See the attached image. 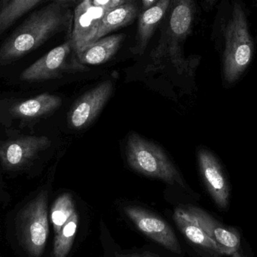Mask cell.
I'll return each instance as SVG.
<instances>
[{"instance_id":"cell-8","label":"cell","mask_w":257,"mask_h":257,"mask_svg":"<svg viewBox=\"0 0 257 257\" xmlns=\"http://www.w3.org/2000/svg\"><path fill=\"white\" fill-rule=\"evenodd\" d=\"M124 212L145 235L168 250L174 253H181V249L178 238L164 220L138 207H126Z\"/></svg>"},{"instance_id":"cell-15","label":"cell","mask_w":257,"mask_h":257,"mask_svg":"<svg viewBox=\"0 0 257 257\" xmlns=\"http://www.w3.org/2000/svg\"><path fill=\"white\" fill-rule=\"evenodd\" d=\"M174 219L180 230L189 241L217 254H226L223 249L202 230L196 220L184 211L183 207L175 209Z\"/></svg>"},{"instance_id":"cell-14","label":"cell","mask_w":257,"mask_h":257,"mask_svg":"<svg viewBox=\"0 0 257 257\" xmlns=\"http://www.w3.org/2000/svg\"><path fill=\"white\" fill-rule=\"evenodd\" d=\"M124 39V34L105 36L86 45L75 56L81 64L91 66L102 64L117 52Z\"/></svg>"},{"instance_id":"cell-25","label":"cell","mask_w":257,"mask_h":257,"mask_svg":"<svg viewBox=\"0 0 257 257\" xmlns=\"http://www.w3.org/2000/svg\"><path fill=\"white\" fill-rule=\"evenodd\" d=\"M55 1L58 2V3H60V2L68 1V0H55Z\"/></svg>"},{"instance_id":"cell-20","label":"cell","mask_w":257,"mask_h":257,"mask_svg":"<svg viewBox=\"0 0 257 257\" xmlns=\"http://www.w3.org/2000/svg\"><path fill=\"white\" fill-rule=\"evenodd\" d=\"M75 212V205L70 194L64 193L56 199L51 211V222L55 235L60 232L69 217Z\"/></svg>"},{"instance_id":"cell-18","label":"cell","mask_w":257,"mask_h":257,"mask_svg":"<svg viewBox=\"0 0 257 257\" xmlns=\"http://www.w3.org/2000/svg\"><path fill=\"white\" fill-rule=\"evenodd\" d=\"M44 0H0V36Z\"/></svg>"},{"instance_id":"cell-9","label":"cell","mask_w":257,"mask_h":257,"mask_svg":"<svg viewBox=\"0 0 257 257\" xmlns=\"http://www.w3.org/2000/svg\"><path fill=\"white\" fill-rule=\"evenodd\" d=\"M46 136H24L0 147V161L5 168L18 169L29 164L50 146Z\"/></svg>"},{"instance_id":"cell-2","label":"cell","mask_w":257,"mask_h":257,"mask_svg":"<svg viewBox=\"0 0 257 257\" xmlns=\"http://www.w3.org/2000/svg\"><path fill=\"white\" fill-rule=\"evenodd\" d=\"M166 18L161 37L151 57L154 61L169 58L178 63L181 60L183 43L194 22L195 0H171Z\"/></svg>"},{"instance_id":"cell-21","label":"cell","mask_w":257,"mask_h":257,"mask_svg":"<svg viewBox=\"0 0 257 257\" xmlns=\"http://www.w3.org/2000/svg\"><path fill=\"white\" fill-rule=\"evenodd\" d=\"M92 2L94 6L102 8L106 11L111 10L126 3L122 0H92Z\"/></svg>"},{"instance_id":"cell-23","label":"cell","mask_w":257,"mask_h":257,"mask_svg":"<svg viewBox=\"0 0 257 257\" xmlns=\"http://www.w3.org/2000/svg\"><path fill=\"white\" fill-rule=\"evenodd\" d=\"M216 2H217V0H205V6H206L208 9H211V8L214 6Z\"/></svg>"},{"instance_id":"cell-22","label":"cell","mask_w":257,"mask_h":257,"mask_svg":"<svg viewBox=\"0 0 257 257\" xmlns=\"http://www.w3.org/2000/svg\"><path fill=\"white\" fill-rule=\"evenodd\" d=\"M158 0H142V5H143L144 9L146 10L148 8L154 6Z\"/></svg>"},{"instance_id":"cell-1","label":"cell","mask_w":257,"mask_h":257,"mask_svg":"<svg viewBox=\"0 0 257 257\" xmlns=\"http://www.w3.org/2000/svg\"><path fill=\"white\" fill-rule=\"evenodd\" d=\"M72 21L70 9L58 2L35 11L0 46V63H12L35 51L52 36L69 29Z\"/></svg>"},{"instance_id":"cell-16","label":"cell","mask_w":257,"mask_h":257,"mask_svg":"<svg viewBox=\"0 0 257 257\" xmlns=\"http://www.w3.org/2000/svg\"><path fill=\"white\" fill-rule=\"evenodd\" d=\"M61 105V98L45 93L17 104L12 108V113L17 117L36 118L53 112Z\"/></svg>"},{"instance_id":"cell-26","label":"cell","mask_w":257,"mask_h":257,"mask_svg":"<svg viewBox=\"0 0 257 257\" xmlns=\"http://www.w3.org/2000/svg\"><path fill=\"white\" fill-rule=\"evenodd\" d=\"M122 1L125 2V3H126V2L130 1V0H122Z\"/></svg>"},{"instance_id":"cell-7","label":"cell","mask_w":257,"mask_h":257,"mask_svg":"<svg viewBox=\"0 0 257 257\" xmlns=\"http://www.w3.org/2000/svg\"><path fill=\"white\" fill-rule=\"evenodd\" d=\"M107 11L93 5L92 0H82L73 13V28L69 38L75 54L92 43Z\"/></svg>"},{"instance_id":"cell-13","label":"cell","mask_w":257,"mask_h":257,"mask_svg":"<svg viewBox=\"0 0 257 257\" xmlns=\"http://www.w3.org/2000/svg\"><path fill=\"white\" fill-rule=\"evenodd\" d=\"M171 0H158L141 15L138 24L136 45L133 52L142 55L154 35L156 29L166 16Z\"/></svg>"},{"instance_id":"cell-12","label":"cell","mask_w":257,"mask_h":257,"mask_svg":"<svg viewBox=\"0 0 257 257\" xmlns=\"http://www.w3.org/2000/svg\"><path fill=\"white\" fill-rule=\"evenodd\" d=\"M198 158L210 194L220 208H226L229 204V185L220 165L215 157L206 150L199 151Z\"/></svg>"},{"instance_id":"cell-11","label":"cell","mask_w":257,"mask_h":257,"mask_svg":"<svg viewBox=\"0 0 257 257\" xmlns=\"http://www.w3.org/2000/svg\"><path fill=\"white\" fill-rule=\"evenodd\" d=\"M183 208L196 220L202 230L223 249L226 255H232L238 251L241 237L235 229L226 227L200 208L193 206Z\"/></svg>"},{"instance_id":"cell-6","label":"cell","mask_w":257,"mask_h":257,"mask_svg":"<svg viewBox=\"0 0 257 257\" xmlns=\"http://www.w3.org/2000/svg\"><path fill=\"white\" fill-rule=\"evenodd\" d=\"M75 50L70 39L56 47L21 73L23 81H43L59 78L65 71L75 69Z\"/></svg>"},{"instance_id":"cell-24","label":"cell","mask_w":257,"mask_h":257,"mask_svg":"<svg viewBox=\"0 0 257 257\" xmlns=\"http://www.w3.org/2000/svg\"><path fill=\"white\" fill-rule=\"evenodd\" d=\"M231 257H242L241 256V254H240L239 253H238V251L235 252V253H232V255H231Z\"/></svg>"},{"instance_id":"cell-19","label":"cell","mask_w":257,"mask_h":257,"mask_svg":"<svg viewBox=\"0 0 257 257\" xmlns=\"http://www.w3.org/2000/svg\"><path fill=\"white\" fill-rule=\"evenodd\" d=\"M78 216L76 211L69 217L54 239V257H66L70 251L78 229Z\"/></svg>"},{"instance_id":"cell-3","label":"cell","mask_w":257,"mask_h":257,"mask_svg":"<svg viewBox=\"0 0 257 257\" xmlns=\"http://www.w3.org/2000/svg\"><path fill=\"white\" fill-rule=\"evenodd\" d=\"M126 158L132 169L145 176L162 180L169 184L184 186L181 175L164 151L136 133L128 136Z\"/></svg>"},{"instance_id":"cell-5","label":"cell","mask_w":257,"mask_h":257,"mask_svg":"<svg viewBox=\"0 0 257 257\" xmlns=\"http://www.w3.org/2000/svg\"><path fill=\"white\" fill-rule=\"evenodd\" d=\"M18 216L20 238L24 248L32 257H40L49 235L47 191L39 193Z\"/></svg>"},{"instance_id":"cell-10","label":"cell","mask_w":257,"mask_h":257,"mask_svg":"<svg viewBox=\"0 0 257 257\" xmlns=\"http://www.w3.org/2000/svg\"><path fill=\"white\" fill-rule=\"evenodd\" d=\"M113 88L112 82L106 81L86 92L71 110V126L81 130L91 123L109 99Z\"/></svg>"},{"instance_id":"cell-17","label":"cell","mask_w":257,"mask_h":257,"mask_svg":"<svg viewBox=\"0 0 257 257\" xmlns=\"http://www.w3.org/2000/svg\"><path fill=\"white\" fill-rule=\"evenodd\" d=\"M137 12L136 6L130 3H124L107 11L93 42L105 37L114 30L130 24L136 18Z\"/></svg>"},{"instance_id":"cell-4","label":"cell","mask_w":257,"mask_h":257,"mask_svg":"<svg viewBox=\"0 0 257 257\" xmlns=\"http://www.w3.org/2000/svg\"><path fill=\"white\" fill-rule=\"evenodd\" d=\"M224 36L225 76L229 82H233L250 64L253 50L247 18L240 5L234 6Z\"/></svg>"}]
</instances>
